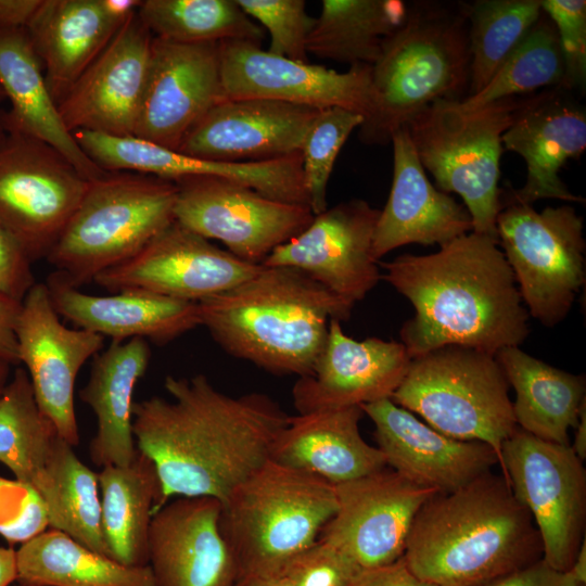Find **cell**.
<instances>
[{
    "label": "cell",
    "instance_id": "6da1fadb",
    "mask_svg": "<svg viewBox=\"0 0 586 586\" xmlns=\"http://www.w3.org/2000/svg\"><path fill=\"white\" fill-rule=\"evenodd\" d=\"M164 386L170 399L132 408L136 445L156 468L163 506L173 496L224 501L269 459L290 415L266 394L229 395L203 374L167 375Z\"/></svg>",
    "mask_w": 586,
    "mask_h": 586
},
{
    "label": "cell",
    "instance_id": "7a4b0ae2",
    "mask_svg": "<svg viewBox=\"0 0 586 586\" xmlns=\"http://www.w3.org/2000/svg\"><path fill=\"white\" fill-rule=\"evenodd\" d=\"M381 279L410 301L400 331L410 358L446 345L493 355L527 337L528 311L498 240L469 232L428 255L380 263Z\"/></svg>",
    "mask_w": 586,
    "mask_h": 586
},
{
    "label": "cell",
    "instance_id": "3957f363",
    "mask_svg": "<svg viewBox=\"0 0 586 586\" xmlns=\"http://www.w3.org/2000/svg\"><path fill=\"white\" fill-rule=\"evenodd\" d=\"M543 557L538 531L502 474L433 494L411 525L403 560L438 586H481Z\"/></svg>",
    "mask_w": 586,
    "mask_h": 586
},
{
    "label": "cell",
    "instance_id": "277c9868",
    "mask_svg": "<svg viewBox=\"0 0 586 586\" xmlns=\"http://www.w3.org/2000/svg\"><path fill=\"white\" fill-rule=\"evenodd\" d=\"M353 305L300 269L264 266L227 291L198 302L200 326L229 355L275 374H308L332 319Z\"/></svg>",
    "mask_w": 586,
    "mask_h": 586
},
{
    "label": "cell",
    "instance_id": "5b68a950",
    "mask_svg": "<svg viewBox=\"0 0 586 586\" xmlns=\"http://www.w3.org/2000/svg\"><path fill=\"white\" fill-rule=\"evenodd\" d=\"M469 8L459 1L408 3L371 66L374 110L359 127L361 142L386 144L434 102L462 100L470 80Z\"/></svg>",
    "mask_w": 586,
    "mask_h": 586
},
{
    "label": "cell",
    "instance_id": "8992f818",
    "mask_svg": "<svg viewBox=\"0 0 586 586\" xmlns=\"http://www.w3.org/2000/svg\"><path fill=\"white\" fill-rule=\"evenodd\" d=\"M39 408L27 371L14 370L0 395V462L40 497L49 527L107 556L98 475Z\"/></svg>",
    "mask_w": 586,
    "mask_h": 586
},
{
    "label": "cell",
    "instance_id": "52a82bcc",
    "mask_svg": "<svg viewBox=\"0 0 586 586\" xmlns=\"http://www.w3.org/2000/svg\"><path fill=\"white\" fill-rule=\"evenodd\" d=\"M336 506L333 484L268 459L221 501L237 579L282 573L318 539Z\"/></svg>",
    "mask_w": 586,
    "mask_h": 586
},
{
    "label": "cell",
    "instance_id": "ba28073f",
    "mask_svg": "<svg viewBox=\"0 0 586 586\" xmlns=\"http://www.w3.org/2000/svg\"><path fill=\"white\" fill-rule=\"evenodd\" d=\"M174 181L131 171L90 180L78 207L47 256L69 284L80 288L136 255L175 220Z\"/></svg>",
    "mask_w": 586,
    "mask_h": 586
},
{
    "label": "cell",
    "instance_id": "9c48e42d",
    "mask_svg": "<svg viewBox=\"0 0 586 586\" xmlns=\"http://www.w3.org/2000/svg\"><path fill=\"white\" fill-rule=\"evenodd\" d=\"M528 95L512 97L475 110L459 100H441L406 126L424 169L444 193H457L471 215L473 232L498 240L501 137Z\"/></svg>",
    "mask_w": 586,
    "mask_h": 586
},
{
    "label": "cell",
    "instance_id": "30bf717a",
    "mask_svg": "<svg viewBox=\"0 0 586 586\" xmlns=\"http://www.w3.org/2000/svg\"><path fill=\"white\" fill-rule=\"evenodd\" d=\"M509 387L496 355L446 345L412 358L391 399L447 436L488 444L499 464L518 428Z\"/></svg>",
    "mask_w": 586,
    "mask_h": 586
},
{
    "label": "cell",
    "instance_id": "8fae6325",
    "mask_svg": "<svg viewBox=\"0 0 586 586\" xmlns=\"http://www.w3.org/2000/svg\"><path fill=\"white\" fill-rule=\"evenodd\" d=\"M496 227L528 315L546 327L558 324L585 283L583 218L571 205L537 212L511 201Z\"/></svg>",
    "mask_w": 586,
    "mask_h": 586
},
{
    "label": "cell",
    "instance_id": "7c38bea8",
    "mask_svg": "<svg viewBox=\"0 0 586 586\" xmlns=\"http://www.w3.org/2000/svg\"><path fill=\"white\" fill-rule=\"evenodd\" d=\"M502 475L538 531L542 559L566 572L585 539L586 470L570 445L517 428L501 445Z\"/></svg>",
    "mask_w": 586,
    "mask_h": 586
},
{
    "label": "cell",
    "instance_id": "4fadbf2b",
    "mask_svg": "<svg viewBox=\"0 0 586 586\" xmlns=\"http://www.w3.org/2000/svg\"><path fill=\"white\" fill-rule=\"evenodd\" d=\"M89 182L52 145L5 135L0 143V224L33 263L47 258Z\"/></svg>",
    "mask_w": 586,
    "mask_h": 586
},
{
    "label": "cell",
    "instance_id": "5bb4252c",
    "mask_svg": "<svg viewBox=\"0 0 586 586\" xmlns=\"http://www.w3.org/2000/svg\"><path fill=\"white\" fill-rule=\"evenodd\" d=\"M174 182L175 220L207 240L222 242L231 254L255 265L304 231L315 217L307 205L276 200L220 177Z\"/></svg>",
    "mask_w": 586,
    "mask_h": 586
},
{
    "label": "cell",
    "instance_id": "9a60e30c",
    "mask_svg": "<svg viewBox=\"0 0 586 586\" xmlns=\"http://www.w3.org/2000/svg\"><path fill=\"white\" fill-rule=\"evenodd\" d=\"M225 99H269L315 109L342 107L366 122L374 110L371 65L340 73L278 56L249 41L219 42Z\"/></svg>",
    "mask_w": 586,
    "mask_h": 586
},
{
    "label": "cell",
    "instance_id": "2e32d148",
    "mask_svg": "<svg viewBox=\"0 0 586 586\" xmlns=\"http://www.w3.org/2000/svg\"><path fill=\"white\" fill-rule=\"evenodd\" d=\"M334 486L336 510L318 539L340 549L361 570L404 556L419 509L437 493L386 468Z\"/></svg>",
    "mask_w": 586,
    "mask_h": 586
},
{
    "label": "cell",
    "instance_id": "e0dca14e",
    "mask_svg": "<svg viewBox=\"0 0 586 586\" xmlns=\"http://www.w3.org/2000/svg\"><path fill=\"white\" fill-rule=\"evenodd\" d=\"M260 268L174 220L136 255L93 282L114 293L141 290L198 303L234 288Z\"/></svg>",
    "mask_w": 586,
    "mask_h": 586
},
{
    "label": "cell",
    "instance_id": "ac0fdd59",
    "mask_svg": "<svg viewBox=\"0 0 586 586\" xmlns=\"http://www.w3.org/2000/svg\"><path fill=\"white\" fill-rule=\"evenodd\" d=\"M18 362L28 373L39 408L72 445L79 443L75 383L85 362L103 347L104 336L67 328L55 311L46 283L36 282L21 304L15 323Z\"/></svg>",
    "mask_w": 586,
    "mask_h": 586
},
{
    "label": "cell",
    "instance_id": "d6986e66",
    "mask_svg": "<svg viewBox=\"0 0 586 586\" xmlns=\"http://www.w3.org/2000/svg\"><path fill=\"white\" fill-rule=\"evenodd\" d=\"M379 215L380 209L361 199L339 203L315 215L262 265L300 269L354 306L381 279L372 252Z\"/></svg>",
    "mask_w": 586,
    "mask_h": 586
},
{
    "label": "cell",
    "instance_id": "ffe728a7",
    "mask_svg": "<svg viewBox=\"0 0 586 586\" xmlns=\"http://www.w3.org/2000/svg\"><path fill=\"white\" fill-rule=\"evenodd\" d=\"M222 100L219 42L182 44L153 37L132 137L177 151L192 128Z\"/></svg>",
    "mask_w": 586,
    "mask_h": 586
},
{
    "label": "cell",
    "instance_id": "44dd1931",
    "mask_svg": "<svg viewBox=\"0 0 586 586\" xmlns=\"http://www.w3.org/2000/svg\"><path fill=\"white\" fill-rule=\"evenodd\" d=\"M153 36L137 12L58 104L66 128L133 136L148 78Z\"/></svg>",
    "mask_w": 586,
    "mask_h": 586
},
{
    "label": "cell",
    "instance_id": "7402d4cb",
    "mask_svg": "<svg viewBox=\"0 0 586 586\" xmlns=\"http://www.w3.org/2000/svg\"><path fill=\"white\" fill-rule=\"evenodd\" d=\"M84 152L105 171H131L176 181L213 176L247 186L283 202L308 206L301 152L260 162H217L193 157L129 136L74 131Z\"/></svg>",
    "mask_w": 586,
    "mask_h": 586
},
{
    "label": "cell",
    "instance_id": "603a6c76",
    "mask_svg": "<svg viewBox=\"0 0 586 586\" xmlns=\"http://www.w3.org/2000/svg\"><path fill=\"white\" fill-rule=\"evenodd\" d=\"M411 358L402 342L347 336L332 319L324 347L311 371L292 388L297 413L362 406L391 398Z\"/></svg>",
    "mask_w": 586,
    "mask_h": 586
},
{
    "label": "cell",
    "instance_id": "cb8c5ba5",
    "mask_svg": "<svg viewBox=\"0 0 586 586\" xmlns=\"http://www.w3.org/2000/svg\"><path fill=\"white\" fill-rule=\"evenodd\" d=\"M360 407L374 424L386 466L417 485L437 493L453 492L498 464L488 444L447 436L391 398Z\"/></svg>",
    "mask_w": 586,
    "mask_h": 586
},
{
    "label": "cell",
    "instance_id": "d4e9b609",
    "mask_svg": "<svg viewBox=\"0 0 586 586\" xmlns=\"http://www.w3.org/2000/svg\"><path fill=\"white\" fill-rule=\"evenodd\" d=\"M321 109L269 99H225L186 136L178 152L217 162H260L301 152Z\"/></svg>",
    "mask_w": 586,
    "mask_h": 586
},
{
    "label": "cell",
    "instance_id": "484cf974",
    "mask_svg": "<svg viewBox=\"0 0 586 586\" xmlns=\"http://www.w3.org/2000/svg\"><path fill=\"white\" fill-rule=\"evenodd\" d=\"M221 501L180 497L152 517L149 566L156 586H233L237 566L220 530Z\"/></svg>",
    "mask_w": 586,
    "mask_h": 586
},
{
    "label": "cell",
    "instance_id": "4316f807",
    "mask_svg": "<svg viewBox=\"0 0 586 586\" xmlns=\"http://www.w3.org/2000/svg\"><path fill=\"white\" fill-rule=\"evenodd\" d=\"M502 148L522 156L526 181L511 201L532 205L542 199L583 202L561 180L559 171L586 149L585 110L561 87L528 95L501 137Z\"/></svg>",
    "mask_w": 586,
    "mask_h": 586
},
{
    "label": "cell",
    "instance_id": "83f0119b",
    "mask_svg": "<svg viewBox=\"0 0 586 586\" xmlns=\"http://www.w3.org/2000/svg\"><path fill=\"white\" fill-rule=\"evenodd\" d=\"M391 143L393 181L374 230L375 260L406 244L441 246L473 231L466 206L429 180L405 127L392 135Z\"/></svg>",
    "mask_w": 586,
    "mask_h": 586
},
{
    "label": "cell",
    "instance_id": "f1b7e54d",
    "mask_svg": "<svg viewBox=\"0 0 586 586\" xmlns=\"http://www.w3.org/2000/svg\"><path fill=\"white\" fill-rule=\"evenodd\" d=\"M46 285L60 317L80 329L109 336L112 342L141 337L163 345L200 327L194 302L141 290L91 295L55 271L47 278Z\"/></svg>",
    "mask_w": 586,
    "mask_h": 586
},
{
    "label": "cell",
    "instance_id": "f546056e",
    "mask_svg": "<svg viewBox=\"0 0 586 586\" xmlns=\"http://www.w3.org/2000/svg\"><path fill=\"white\" fill-rule=\"evenodd\" d=\"M360 406L290 416L273 441L269 459L317 475L333 485L386 468L382 451L359 431Z\"/></svg>",
    "mask_w": 586,
    "mask_h": 586
},
{
    "label": "cell",
    "instance_id": "4dcf8cb0",
    "mask_svg": "<svg viewBox=\"0 0 586 586\" xmlns=\"http://www.w3.org/2000/svg\"><path fill=\"white\" fill-rule=\"evenodd\" d=\"M0 87L10 110L0 112L7 133L41 140L62 153L87 179L102 176L66 128L26 28H0Z\"/></svg>",
    "mask_w": 586,
    "mask_h": 586
},
{
    "label": "cell",
    "instance_id": "1f68e13d",
    "mask_svg": "<svg viewBox=\"0 0 586 586\" xmlns=\"http://www.w3.org/2000/svg\"><path fill=\"white\" fill-rule=\"evenodd\" d=\"M151 358L148 341L133 337L112 342L93 357L90 375L79 398L93 411L97 431L89 456L100 467L127 466L137 454L132 433L133 393Z\"/></svg>",
    "mask_w": 586,
    "mask_h": 586
},
{
    "label": "cell",
    "instance_id": "d6a6232c",
    "mask_svg": "<svg viewBox=\"0 0 586 586\" xmlns=\"http://www.w3.org/2000/svg\"><path fill=\"white\" fill-rule=\"evenodd\" d=\"M120 26L106 16L99 0L41 1L26 30L56 104Z\"/></svg>",
    "mask_w": 586,
    "mask_h": 586
},
{
    "label": "cell",
    "instance_id": "836d02e7",
    "mask_svg": "<svg viewBox=\"0 0 586 586\" xmlns=\"http://www.w3.org/2000/svg\"><path fill=\"white\" fill-rule=\"evenodd\" d=\"M510 386L519 429L544 441L570 445L585 399V378L555 368L519 346L496 353Z\"/></svg>",
    "mask_w": 586,
    "mask_h": 586
},
{
    "label": "cell",
    "instance_id": "e575fe53",
    "mask_svg": "<svg viewBox=\"0 0 586 586\" xmlns=\"http://www.w3.org/2000/svg\"><path fill=\"white\" fill-rule=\"evenodd\" d=\"M97 475L107 557L126 566L149 565V528L163 506L153 461L138 449L129 464L106 466Z\"/></svg>",
    "mask_w": 586,
    "mask_h": 586
},
{
    "label": "cell",
    "instance_id": "d590c367",
    "mask_svg": "<svg viewBox=\"0 0 586 586\" xmlns=\"http://www.w3.org/2000/svg\"><path fill=\"white\" fill-rule=\"evenodd\" d=\"M16 570L25 586H156L149 565L119 564L51 527L21 544Z\"/></svg>",
    "mask_w": 586,
    "mask_h": 586
},
{
    "label": "cell",
    "instance_id": "8d00e7d4",
    "mask_svg": "<svg viewBox=\"0 0 586 586\" xmlns=\"http://www.w3.org/2000/svg\"><path fill=\"white\" fill-rule=\"evenodd\" d=\"M407 5L402 0H323L307 52L351 66H372L384 41L404 21Z\"/></svg>",
    "mask_w": 586,
    "mask_h": 586
},
{
    "label": "cell",
    "instance_id": "74e56055",
    "mask_svg": "<svg viewBox=\"0 0 586 586\" xmlns=\"http://www.w3.org/2000/svg\"><path fill=\"white\" fill-rule=\"evenodd\" d=\"M137 14L153 37L182 44L249 41L265 33L235 0H144Z\"/></svg>",
    "mask_w": 586,
    "mask_h": 586
},
{
    "label": "cell",
    "instance_id": "f35d334b",
    "mask_svg": "<svg viewBox=\"0 0 586 586\" xmlns=\"http://www.w3.org/2000/svg\"><path fill=\"white\" fill-rule=\"evenodd\" d=\"M542 13V0H476L470 3L468 95L477 93L489 82Z\"/></svg>",
    "mask_w": 586,
    "mask_h": 586
},
{
    "label": "cell",
    "instance_id": "ab89813d",
    "mask_svg": "<svg viewBox=\"0 0 586 586\" xmlns=\"http://www.w3.org/2000/svg\"><path fill=\"white\" fill-rule=\"evenodd\" d=\"M564 63L558 34L543 12L489 82L477 93L459 100L463 110H475L512 97L561 87Z\"/></svg>",
    "mask_w": 586,
    "mask_h": 586
},
{
    "label": "cell",
    "instance_id": "60d3db41",
    "mask_svg": "<svg viewBox=\"0 0 586 586\" xmlns=\"http://www.w3.org/2000/svg\"><path fill=\"white\" fill-rule=\"evenodd\" d=\"M365 118L342 107L321 109L304 139L301 154L308 206L314 215L328 208L327 189L336 157Z\"/></svg>",
    "mask_w": 586,
    "mask_h": 586
},
{
    "label": "cell",
    "instance_id": "b9f144b4",
    "mask_svg": "<svg viewBox=\"0 0 586 586\" xmlns=\"http://www.w3.org/2000/svg\"><path fill=\"white\" fill-rule=\"evenodd\" d=\"M235 1L253 21L268 31L269 53L308 63L307 38L315 17L308 15L304 0Z\"/></svg>",
    "mask_w": 586,
    "mask_h": 586
},
{
    "label": "cell",
    "instance_id": "7bdbcfd3",
    "mask_svg": "<svg viewBox=\"0 0 586 586\" xmlns=\"http://www.w3.org/2000/svg\"><path fill=\"white\" fill-rule=\"evenodd\" d=\"M543 12L553 23L564 63L561 88H582L586 81V1L542 0Z\"/></svg>",
    "mask_w": 586,
    "mask_h": 586
},
{
    "label": "cell",
    "instance_id": "ee69618b",
    "mask_svg": "<svg viewBox=\"0 0 586 586\" xmlns=\"http://www.w3.org/2000/svg\"><path fill=\"white\" fill-rule=\"evenodd\" d=\"M361 571L340 549L317 539L292 558L282 573L292 586H352Z\"/></svg>",
    "mask_w": 586,
    "mask_h": 586
},
{
    "label": "cell",
    "instance_id": "f6af8a7d",
    "mask_svg": "<svg viewBox=\"0 0 586 586\" xmlns=\"http://www.w3.org/2000/svg\"><path fill=\"white\" fill-rule=\"evenodd\" d=\"M49 528L46 508L34 489L0 475V535L23 544Z\"/></svg>",
    "mask_w": 586,
    "mask_h": 586
},
{
    "label": "cell",
    "instance_id": "bcb514c9",
    "mask_svg": "<svg viewBox=\"0 0 586 586\" xmlns=\"http://www.w3.org/2000/svg\"><path fill=\"white\" fill-rule=\"evenodd\" d=\"M31 264L21 244L0 224V294L22 302L36 283Z\"/></svg>",
    "mask_w": 586,
    "mask_h": 586
},
{
    "label": "cell",
    "instance_id": "7dc6e473",
    "mask_svg": "<svg viewBox=\"0 0 586 586\" xmlns=\"http://www.w3.org/2000/svg\"><path fill=\"white\" fill-rule=\"evenodd\" d=\"M481 586H582L566 571H558L539 559Z\"/></svg>",
    "mask_w": 586,
    "mask_h": 586
},
{
    "label": "cell",
    "instance_id": "c3c4849f",
    "mask_svg": "<svg viewBox=\"0 0 586 586\" xmlns=\"http://www.w3.org/2000/svg\"><path fill=\"white\" fill-rule=\"evenodd\" d=\"M352 586H438L415 575L403 557L394 563L362 570Z\"/></svg>",
    "mask_w": 586,
    "mask_h": 586
},
{
    "label": "cell",
    "instance_id": "681fc988",
    "mask_svg": "<svg viewBox=\"0 0 586 586\" xmlns=\"http://www.w3.org/2000/svg\"><path fill=\"white\" fill-rule=\"evenodd\" d=\"M22 302L0 294V360L18 365L15 323Z\"/></svg>",
    "mask_w": 586,
    "mask_h": 586
},
{
    "label": "cell",
    "instance_id": "f907efd6",
    "mask_svg": "<svg viewBox=\"0 0 586 586\" xmlns=\"http://www.w3.org/2000/svg\"><path fill=\"white\" fill-rule=\"evenodd\" d=\"M42 0H0V28H26Z\"/></svg>",
    "mask_w": 586,
    "mask_h": 586
},
{
    "label": "cell",
    "instance_id": "816d5d0a",
    "mask_svg": "<svg viewBox=\"0 0 586 586\" xmlns=\"http://www.w3.org/2000/svg\"><path fill=\"white\" fill-rule=\"evenodd\" d=\"M106 16L118 25H123L133 15L141 1L139 0H99Z\"/></svg>",
    "mask_w": 586,
    "mask_h": 586
},
{
    "label": "cell",
    "instance_id": "f5cc1de1",
    "mask_svg": "<svg viewBox=\"0 0 586 586\" xmlns=\"http://www.w3.org/2000/svg\"><path fill=\"white\" fill-rule=\"evenodd\" d=\"M16 576V550L0 546V586H11Z\"/></svg>",
    "mask_w": 586,
    "mask_h": 586
},
{
    "label": "cell",
    "instance_id": "db71d44e",
    "mask_svg": "<svg viewBox=\"0 0 586 586\" xmlns=\"http://www.w3.org/2000/svg\"><path fill=\"white\" fill-rule=\"evenodd\" d=\"M570 446L582 461L586 459V403L581 409L574 438Z\"/></svg>",
    "mask_w": 586,
    "mask_h": 586
},
{
    "label": "cell",
    "instance_id": "11a10c76",
    "mask_svg": "<svg viewBox=\"0 0 586 586\" xmlns=\"http://www.w3.org/2000/svg\"><path fill=\"white\" fill-rule=\"evenodd\" d=\"M233 586H292L283 573L256 575L237 579Z\"/></svg>",
    "mask_w": 586,
    "mask_h": 586
},
{
    "label": "cell",
    "instance_id": "9f6ffc18",
    "mask_svg": "<svg viewBox=\"0 0 586 586\" xmlns=\"http://www.w3.org/2000/svg\"><path fill=\"white\" fill-rule=\"evenodd\" d=\"M582 586H586V539L583 540L572 566L568 571Z\"/></svg>",
    "mask_w": 586,
    "mask_h": 586
},
{
    "label": "cell",
    "instance_id": "6f0895ef",
    "mask_svg": "<svg viewBox=\"0 0 586 586\" xmlns=\"http://www.w3.org/2000/svg\"><path fill=\"white\" fill-rule=\"evenodd\" d=\"M11 365L0 360V395L10 380Z\"/></svg>",
    "mask_w": 586,
    "mask_h": 586
},
{
    "label": "cell",
    "instance_id": "680465c9",
    "mask_svg": "<svg viewBox=\"0 0 586 586\" xmlns=\"http://www.w3.org/2000/svg\"><path fill=\"white\" fill-rule=\"evenodd\" d=\"M7 132L5 130L3 129L1 123H0V143L2 142V140L4 139Z\"/></svg>",
    "mask_w": 586,
    "mask_h": 586
},
{
    "label": "cell",
    "instance_id": "91938a15",
    "mask_svg": "<svg viewBox=\"0 0 586 586\" xmlns=\"http://www.w3.org/2000/svg\"><path fill=\"white\" fill-rule=\"evenodd\" d=\"M5 99L4 92L0 87V102Z\"/></svg>",
    "mask_w": 586,
    "mask_h": 586
},
{
    "label": "cell",
    "instance_id": "94428289",
    "mask_svg": "<svg viewBox=\"0 0 586 586\" xmlns=\"http://www.w3.org/2000/svg\"><path fill=\"white\" fill-rule=\"evenodd\" d=\"M12 586H25V585H21V584L14 583Z\"/></svg>",
    "mask_w": 586,
    "mask_h": 586
}]
</instances>
